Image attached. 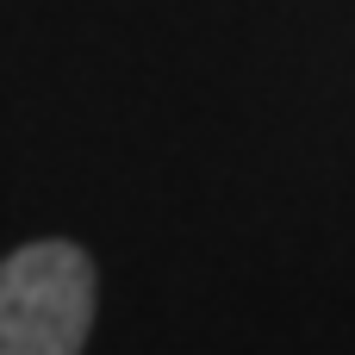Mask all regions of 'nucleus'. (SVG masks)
<instances>
[{
    "label": "nucleus",
    "instance_id": "obj_1",
    "mask_svg": "<svg viewBox=\"0 0 355 355\" xmlns=\"http://www.w3.org/2000/svg\"><path fill=\"white\" fill-rule=\"evenodd\" d=\"M100 275L69 237H37L0 262V355H75L94 331Z\"/></svg>",
    "mask_w": 355,
    "mask_h": 355
}]
</instances>
